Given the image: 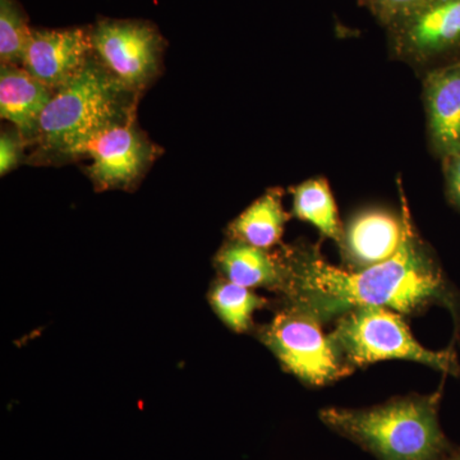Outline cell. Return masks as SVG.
Returning <instances> with one entry per match:
<instances>
[{
	"instance_id": "5",
	"label": "cell",
	"mask_w": 460,
	"mask_h": 460,
	"mask_svg": "<svg viewBox=\"0 0 460 460\" xmlns=\"http://www.w3.org/2000/svg\"><path fill=\"white\" fill-rule=\"evenodd\" d=\"M260 338L286 370L311 385H325L350 372L320 321L292 305L263 326Z\"/></svg>"
},
{
	"instance_id": "4",
	"label": "cell",
	"mask_w": 460,
	"mask_h": 460,
	"mask_svg": "<svg viewBox=\"0 0 460 460\" xmlns=\"http://www.w3.org/2000/svg\"><path fill=\"white\" fill-rule=\"evenodd\" d=\"M348 370L386 359H405L456 375V354L432 352L411 335L401 314L384 307H359L341 316L329 335Z\"/></svg>"
},
{
	"instance_id": "19",
	"label": "cell",
	"mask_w": 460,
	"mask_h": 460,
	"mask_svg": "<svg viewBox=\"0 0 460 460\" xmlns=\"http://www.w3.org/2000/svg\"><path fill=\"white\" fill-rule=\"evenodd\" d=\"M447 196L460 210V154L443 160Z\"/></svg>"
},
{
	"instance_id": "8",
	"label": "cell",
	"mask_w": 460,
	"mask_h": 460,
	"mask_svg": "<svg viewBox=\"0 0 460 460\" xmlns=\"http://www.w3.org/2000/svg\"><path fill=\"white\" fill-rule=\"evenodd\" d=\"M91 57V35L83 29L32 30L22 66L57 91L80 74Z\"/></svg>"
},
{
	"instance_id": "12",
	"label": "cell",
	"mask_w": 460,
	"mask_h": 460,
	"mask_svg": "<svg viewBox=\"0 0 460 460\" xmlns=\"http://www.w3.org/2000/svg\"><path fill=\"white\" fill-rule=\"evenodd\" d=\"M54 93L23 66H0V117L13 124L27 144H35L42 111Z\"/></svg>"
},
{
	"instance_id": "13",
	"label": "cell",
	"mask_w": 460,
	"mask_h": 460,
	"mask_svg": "<svg viewBox=\"0 0 460 460\" xmlns=\"http://www.w3.org/2000/svg\"><path fill=\"white\" fill-rule=\"evenodd\" d=\"M217 268L226 280L250 288H280L283 280L281 257L272 256L268 250L233 241L217 256Z\"/></svg>"
},
{
	"instance_id": "17",
	"label": "cell",
	"mask_w": 460,
	"mask_h": 460,
	"mask_svg": "<svg viewBox=\"0 0 460 460\" xmlns=\"http://www.w3.org/2000/svg\"><path fill=\"white\" fill-rule=\"evenodd\" d=\"M32 30L13 0H0V60L22 66Z\"/></svg>"
},
{
	"instance_id": "3",
	"label": "cell",
	"mask_w": 460,
	"mask_h": 460,
	"mask_svg": "<svg viewBox=\"0 0 460 460\" xmlns=\"http://www.w3.org/2000/svg\"><path fill=\"white\" fill-rule=\"evenodd\" d=\"M320 419L378 460H435L445 447L435 398L411 396L367 410L328 408Z\"/></svg>"
},
{
	"instance_id": "7",
	"label": "cell",
	"mask_w": 460,
	"mask_h": 460,
	"mask_svg": "<svg viewBox=\"0 0 460 460\" xmlns=\"http://www.w3.org/2000/svg\"><path fill=\"white\" fill-rule=\"evenodd\" d=\"M157 148L136 126V115L109 127L90 142L84 156L93 163L87 175L99 190H127L155 160Z\"/></svg>"
},
{
	"instance_id": "1",
	"label": "cell",
	"mask_w": 460,
	"mask_h": 460,
	"mask_svg": "<svg viewBox=\"0 0 460 460\" xmlns=\"http://www.w3.org/2000/svg\"><path fill=\"white\" fill-rule=\"evenodd\" d=\"M281 262L279 289L320 323L359 307L416 314L445 296L440 269L411 230L394 256L368 268H337L314 248L289 251Z\"/></svg>"
},
{
	"instance_id": "2",
	"label": "cell",
	"mask_w": 460,
	"mask_h": 460,
	"mask_svg": "<svg viewBox=\"0 0 460 460\" xmlns=\"http://www.w3.org/2000/svg\"><path fill=\"white\" fill-rule=\"evenodd\" d=\"M136 93L118 83L95 57L42 111L39 124L38 162H66L83 157L93 138L109 127L136 115Z\"/></svg>"
},
{
	"instance_id": "11",
	"label": "cell",
	"mask_w": 460,
	"mask_h": 460,
	"mask_svg": "<svg viewBox=\"0 0 460 460\" xmlns=\"http://www.w3.org/2000/svg\"><path fill=\"white\" fill-rule=\"evenodd\" d=\"M429 140L441 159L460 154V60L425 78Z\"/></svg>"
},
{
	"instance_id": "10",
	"label": "cell",
	"mask_w": 460,
	"mask_h": 460,
	"mask_svg": "<svg viewBox=\"0 0 460 460\" xmlns=\"http://www.w3.org/2000/svg\"><path fill=\"white\" fill-rule=\"evenodd\" d=\"M410 232V226L395 215L372 208L350 220L339 246L352 268H368L394 256Z\"/></svg>"
},
{
	"instance_id": "21",
	"label": "cell",
	"mask_w": 460,
	"mask_h": 460,
	"mask_svg": "<svg viewBox=\"0 0 460 460\" xmlns=\"http://www.w3.org/2000/svg\"><path fill=\"white\" fill-rule=\"evenodd\" d=\"M452 460H460V456H456V458H454Z\"/></svg>"
},
{
	"instance_id": "6",
	"label": "cell",
	"mask_w": 460,
	"mask_h": 460,
	"mask_svg": "<svg viewBox=\"0 0 460 460\" xmlns=\"http://www.w3.org/2000/svg\"><path fill=\"white\" fill-rule=\"evenodd\" d=\"M90 35L93 57L136 95L159 75L162 39L153 27L131 21H102Z\"/></svg>"
},
{
	"instance_id": "16",
	"label": "cell",
	"mask_w": 460,
	"mask_h": 460,
	"mask_svg": "<svg viewBox=\"0 0 460 460\" xmlns=\"http://www.w3.org/2000/svg\"><path fill=\"white\" fill-rule=\"evenodd\" d=\"M210 304L228 328L242 332L250 328L253 314L263 307L265 299L260 298L250 288L224 279L211 290Z\"/></svg>"
},
{
	"instance_id": "9",
	"label": "cell",
	"mask_w": 460,
	"mask_h": 460,
	"mask_svg": "<svg viewBox=\"0 0 460 460\" xmlns=\"http://www.w3.org/2000/svg\"><path fill=\"white\" fill-rule=\"evenodd\" d=\"M395 21L396 49L411 59H429L460 44V0H426Z\"/></svg>"
},
{
	"instance_id": "18",
	"label": "cell",
	"mask_w": 460,
	"mask_h": 460,
	"mask_svg": "<svg viewBox=\"0 0 460 460\" xmlns=\"http://www.w3.org/2000/svg\"><path fill=\"white\" fill-rule=\"evenodd\" d=\"M26 144L16 128L3 129L0 135V174H8L20 165Z\"/></svg>"
},
{
	"instance_id": "20",
	"label": "cell",
	"mask_w": 460,
	"mask_h": 460,
	"mask_svg": "<svg viewBox=\"0 0 460 460\" xmlns=\"http://www.w3.org/2000/svg\"><path fill=\"white\" fill-rule=\"evenodd\" d=\"M425 2L426 0H374L377 11L387 20L393 21L410 13Z\"/></svg>"
},
{
	"instance_id": "15",
	"label": "cell",
	"mask_w": 460,
	"mask_h": 460,
	"mask_svg": "<svg viewBox=\"0 0 460 460\" xmlns=\"http://www.w3.org/2000/svg\"><path fill=\"white\" fill-rule=\"evenodd\" d=\"M293 214L341 244L343 230L337 205L325 180L307 181L293 190Z\"/></svg>"
},
{
	"instance_id": "14",
	"label": "cell",
	"mask_w": 460,
	"mask_h": 460,
	"mask_svg": "<svg viewBox=\"0 0 460 460\" xmlns=\"http://www.w3.org/2000/svg\"><path fill=\"white\" fill-rule=\"evenodd\" d=\"M288 217L278 190L263 195L230 224L234 241L269 250L279 243Z\"/></svg>"
}]
</instances>
